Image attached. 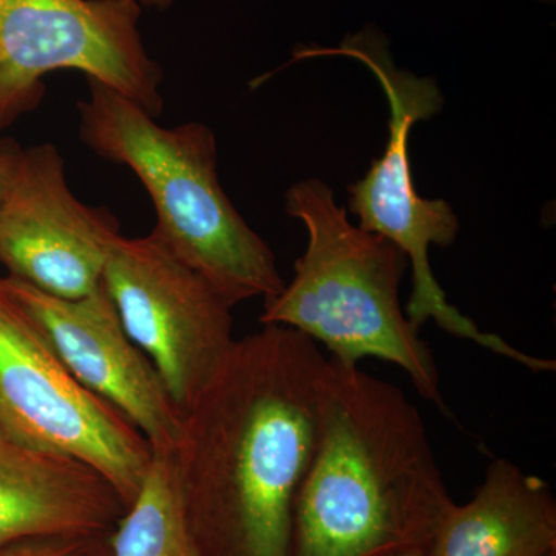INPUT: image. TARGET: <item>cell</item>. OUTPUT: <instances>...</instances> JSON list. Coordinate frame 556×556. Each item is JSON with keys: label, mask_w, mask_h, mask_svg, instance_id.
<instances>
[{"label": "cell", "mask_w": 556, "mask_h": 556, "mask_svg": "<svg viewBox=\"0 0 556 556\" xmlns=\"http://www.w3.org/2000/svg\"><path fill=\"white\" fill-rule=\"evenodd\" d=\"M328 367L314 340L263 325L181 416L170 457L201 556H289Z\"/></svg>", "instance_id": "cell-1"}, {"label": "cell", "mask_w": 556, "mask_h": 556, "mask_svg": "<svg viewBox=\"0 0 556 556\" xmlns=\"http://www.w3.org/2000/svg\"><path fill=\"white\" fill-rule=\"evenodd\" d=\"M453 507L415 405L394 383L329 358L289 556L427 552Z\"/></svg>", "instance_id": "cell-2"}, {"label": "cell", "mask_w": 556, "mask_h": 556, "mask_svg": "<svg viewBox=\"0 0 556 556\" xmlns=\"http://www.w3.org/2000/svg\"><path fill=\"white\" fill-rule=\"evenodd\" d=\"M78 110L80 141L137 175L156 208L153 232L232 308L283 291L276 255L222 188L217 139L206 124L166 129L94 79Z\"/></svg>", "instance_id": "cell-3"}, {"label": "cell", "mask_w": 556, "mask_h": 556, "mask_svg": "<svg viewBox=\"0 0 556 556\" xmlns=\"http://www.w3.org/2000/svg\"><path fill=\"white\" fill-rule=\"evenodd\" d=\"M287 212L305 226L308 247L295 262L291 283L266 300L260 321L324 343L343 365L367 357L391 362L407 372L420 397L455 419L442 396L433 353L402 311L399 285L408 265L404 252L353 225L320 179L292 186Z\"/></svg>", "instance_id": "cell-4"}, {"label": "cell", "mask_w": 556, "mask_h": 556, "mask_svg": "<svg viewBox=\"0 0 556 556\" xmlns=\"http://www.w3.org/2000/svg\"><path fill=\"white\" fill-rule=\"evenodd\" d=\"M302 56H345L362 62L378 78L390 105V138L387 149L356 185L348 188V206L361 229L378 233L396 244L412 263L413 291L407 318L416 329L433 318L456 338L471 340L532 371H554L552 358L529 356L496 334L481 331L471 318L450 305L431 269V247L447 248L459 232V219L445 200L422 199L416 192L409 166V131L419 121L441 112L444 98L438 84L397 68L387 40L376 30L348 36L338 49H309Z\"/></svg>", "instance_id": "cell-5"}, {"label": "cell", "mask_w": 556, "mask_h": 556, "mask_svg": "<svg viewBox=\"0 0 556 556\" xmlns=\"http://www.w3.org/2000/svg\"><path fill=\"white\" fill-rule=\"evenodd\" d=\"M0 431L84 460L129 508L152 466L148 439L65 367L0 278Z\"/></svg>", "instance_id": "cell-6"}, {"label": "cell", "mask_w": 556, "mask_h": 556, "mask_svg": "<svg viewBox=\"0 0 556 556\" xmlns=\"http://www.w3.org/2000/svg\"><path fill=\"white\" fill-rule=\"evenodd\" d=\"M134 0H0V130L43 98V78L78 70L144 109L164 108L163 70L150 58Z\"/></svg>", "instance_id": "cell-7"}, {"label": "cell", "mask_w": 556, "mask_h": 556, "mask_svg": "<svg viewBox=\"0 0 556 556\" xmlns=\"http://www.w3.org/2000/svg\"><path fill=\"white\" fill-rule=\"evenodd\" d=\"M102 287L185 415L232 350V306L155 232L113 244Z\"/></svg>", "instance_id": "cell-8"}, {"label": "cell", "mask_w": 556, "mask_h": 556, "mask_svg": "<svg viewBox=\"0 0 556 556\" xmlns=\"http://www.w3.org/2000/svg\"><path fill=\"white\" fill-rule=\"evenodd\" d=\"M119 223L105 207L76 199L53 144L22 149L0 201V265L11 278L60 299L101 287Z\"/></svg>", "instance_id": "cell-9"}, {"label": "cell", "mask_w": 556, "mask_h": 556, "mask_svg": "<svg viewBox=\"0 0 556 556\" xmlns=\"http://www.w3.org/2000/svg\"><path fill=\"white\" fill-rule=\"evenodd\" d=\"M2 278L70 372L119 409L148 439L153 455H172L181 415L150 358L127 334L102 283L72 300L46 294L16 278Z\"/></svg>", "instance_id": "cell-10"}, {"label": "cell", "mask_w": 556, "mask_h": 556, "mask_svg": "<svg viewBox=\"0 0 556 556\" xmlns=\"http://www.w3.org/2000/svg\"><path fill=\"white\" fill-rule=\"evenodd\" d=\"M126 510L97 468L0 431V548L28 538L113 535Z\"/></svg>", "instance_id": "cell-11"}, {"label": "cell", "mask_w": 556, "mask_h": 556, "mask_svg": "<svg viewBox=\"0 0 556 556\" xmlns=\"http://www.w3.org/2000/svg\"><path fill=\"white\" fill-rule=\"evenodd\" d=\"M556 552V501L543 478L497 457L475 496L450 510L427 556H548Z\"/></svg>", "instance_id": "cell-12"}, {"label": "cell", "mask_w": 556, "mask_h": 556, "mask_svg": "<svg viewBox=\"0 0 556 556\" xmlns=\"http://www.w3.org/2000/svg\"><path fill=\"white\" fill-rule=\"evenodd\" d=\"M112 556H201L186 522L170 455H153L137 500L113 532Z\"/></svg>", "instance_id": "cell-13"}, {"label": "cell", "mask_w": 556, "mask_h": 556, "mask_svg": "<svg viewBox=\"0 0 556 556\" xmlns=\"http://www.w3.org/2000/svg\"><path fill=\"white\" fill-rule=\"evenodd\" d=\"M0 556H112V535L28 538L0 548Z\"/></svg>", "instance_id": "cell-14"}, {"label": "cell", "mask_w": 556, "mask_h": 556, "mask_svg": "<svg viewBox=\"0 0 556 556\" xmlns=\"http://www.w3.org/2000/svg\"><path fill=\"white\" fill-rule=\"evenodd\" d=\"M22 149L11 139H0V201L10 188L20 163Z\"/></svg>", "instance_id": "cell-15"}, {"label": "cell", "mask_w": 556, "mask_h": 556, "mask_svg": "<svg viewBox=\"0 0 556 556\" xmlns=\"http://www.w3.org/2000/svg\"><path fill=\"white\" fill-rule=\"evenodd\" d=\"M141 9L167 10L174 5L175 0H134Z\"/></svg>", "instance_id": "cell-16"}, {"label": "cell", "mask_w": 556, "mask_h": 556, "mask_svg": "<svg viewBox=\"0 0 556 556\" xmlns=\"http://www.w3.org/2000/svg\"><path fill=\"white\" fill-rule=\"evenodd\" d=\"M394 556H427L426 551H412V552H405V554H399Z\"/></svg>", "instance_id": "cell-17"}, {"label": "cell", "mask_w": 556, "mask_h": 556, "mask_svg": "<svg viewBox=\"0 0 556 556\" xmlns=\"http://www.w3.org/2000/svg\"><path fill=\"white\" fill-rule=\"evenodd\" d=\"M541 2H554V0H541Z\"/></svg>", "instance_id": "cell-18"}, {"label": "cell", "mask_w": 556, "mask_h": 556, "mask_svg": "<svg viewBox=\"0 0 556 556\" xmlns=\"http://www.w3.org/2000/svg\"><path fill=\"white\" fill-rule=\"evenodd\" d=\"M548 556H556V552H555V554H552V555H548Z\"/></svg>", "instance_id": "cell-19"}]
</instances>
